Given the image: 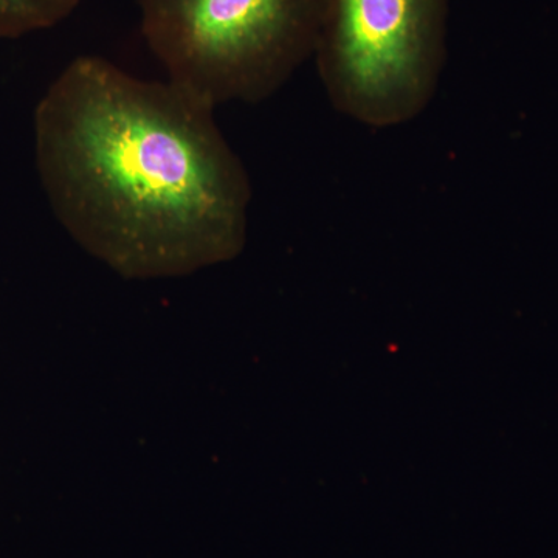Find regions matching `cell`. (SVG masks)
I'll return each mask as SVG.
<instances>
[{
	"mask_svg": "<svg viewBox=\"0 0 558 558\" xmlns=\"http://www.w3.org/2000/svg\"><path fill=\"white\" fill-rule=\"evenodd\" d=\"M44 186L83 247L131 277L233 258L250 183L215 108L171 81L76 58L36 113Z\"/></svg>",
	"mask_w": 558,
	"mask_h": 558,
	"instance_id": "6da1fadb",
	"label": "cell"
},
{
	"mask_svg": "<svg viewBox=\"0 0 558 558\" xmlns=\"http://www.w3.org/2000/svg\"><path fill=\"white\" fill-rule=\"evenodd\" d=\"M329 0H142L168 81L211 108L269 97L317 50Z\"/></svg>",
	"mask_w": 558,
	"mask_h": 558,
	"instance_id": "7a4b0ae2",
	"label": "cell"
},
{
	"mask_svg": "<svg viewBox=\"0 0 558 558\" xmlns=\"http://www.w3.org/2000/svg\"><path fill=\"white\" fill-rule=\"evenodd\" d=\"M446 0H329L317 53L337 102L374 124L410 117L442 61Z\"/></svg>",
	"mask_w": 558,
	"mask_h": 558,
	"instance_id": "3957f363",
	"label": "cell"
},
{
	"mask_svg": "<svg viewBox=\"0 0 558 558\" xmlns=\"http://www.w3.org/2000/svg\"><path fill=\"white\" fill-rule=\"evenodd\" d=\"M84 0H0V36L51 27L78 9Z\"/></svg>",
	"mask_w": 558,
	"mask_h": 558,
	"instance_id": "277c9868",
	"label": "cell"
}]
</instances>
